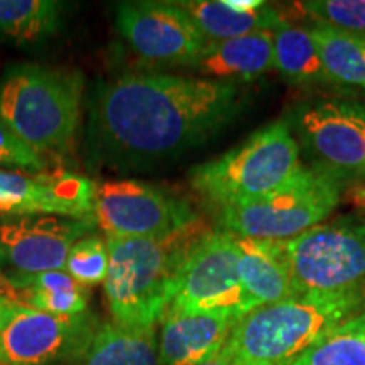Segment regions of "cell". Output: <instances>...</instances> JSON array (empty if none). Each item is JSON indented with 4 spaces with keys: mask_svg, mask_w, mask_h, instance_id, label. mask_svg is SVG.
<instances>
[{
    "mask_svg": "<svg viewBox=\"0 0 365 365\" xmlns=\"http://www.w3.org/2000/svg\"><path fill=\"white\" fill-rule=\"evenodd\" d=\"M237 237L210 228L186 257L166 313H217L240 322L254 312L239 279Z\"/></svg>",
    "mask_w": 365,
    "mask_h": 365,
    "instance_id": "9c48e42d",
    "label": "cell"
},
{
    "mask_svg": "<svg viewBox=\"0 0 365 365\" xmlns=\"http://www.w3.org/2000/svg\"><path fill=\"white\" fill-rule=\"evenodd\" d=\"M73 360L75 365H159L154 328L105 323Z\"/></svg>",
    "mask_w": 365,
    "mask_h": 365,
    "instance_id": "ffe728a7",
    "label": "cell"
},
{
    "mask_svg": "<svg viewBox=\"0 0 365 365\" xmlns=\"http://www.w3.org/2000/svg\"><path fill=\"white\" fill-rule=\"evenodd\" d=\"M293 365H365V312L333 328Z\"/></svg>",
    "mask_w": 365,
    "mask_h": 365,
    "instance_id": "cb8c5ba5",
    "label": "cell"
},
{
    "mask_svg": "<svg viewBox=\"0 0 365 365\" xmlns=\"http://www.w3.org/2000/svg\"><path fill=\"white\" fill-rule=\"evenodd\" d=\"M294 7L314 24L365 36V0H313L294 4Z\"/></svg>",
    "mask_w": 365,
    "mask_h": 365,
    "instance_id": "484cf974",
    "label": "cell"
},
{
    "mask_svg": "<svg viewBox=\"0 0 365 365\" xmlns=\"http://www.w3.org/2000/svg\"><path fill=\"white\" fill-rule=\"evenodd\" d=\"M48 159L24 143L0 117V168H16L26 173L48 171Z\"/></svg>",
    "mask_w": 365,
    "mask_h": 365,
    "instance_id": "4316f807",
    "label": "cell"
},
{
    "mask_svg": "<svg viewBox=\"0 0 365 365\" xmlns=\"http://www.w3.org/2000/svg\"><path fill=\"white\" fill-rule=\"evenodd\" d=\"M2 289H4V279L2 276H0V294H2Z\"/></svg>",
    "mask_w": 365,
    "mask_h": 365,
    "instance_id": "f546056e",
    "label": "cell"
},
{
    "mask_svg": "<svg viewBox=\"0 0 365 365\" xmlns=\"http://www.w3.org/2000/svg\"><path fill=\"white\" fill-rule=\"evenodd\" d=\"M203 365H240V364H239V360L234 357V354L230 352V349H228L225 344V346H223V349L215 355V357L210 359L208 362H205Z\"/></svg>",
    "mask_w": 365,
    "mask_h": 365,
    "instance_id": "f1b7e54d",
    "label": "cell"
},
{
    "mask_svg": "<svg viewBox=\"0 0 365 365\" xmlns=\"http://www.w3.org/2000/svg\"><path fill=\"white\" fill-rule=\"evenodd\" d=\"M4 279L2 296L58 317H78L88 308L90 287L73 279L65 269L38 274H14Z\"/></svg>",
    "mask_w": 365,
    "mask_h": 365,
    "instance_id": "ac0fdd59",
    "label": "cell"
},
{
    "mask_svg": "<svg viewBox=\"0 0 365 365\" xmlns=\"http://www.w3.org/2000/svg\"><path fill=\"white\" fill-rule=\"evenodd\" d=\"M274 68L293 85H313L330 81L317 43L308 27L294 26L286 19L272 31Z\"/></svg>",
    "mask_w": 365,
    "mask_h": 365,
    "instance_id": "44dd1931",
    "label": "cell"
},
{
    "mask_svg": "<svg viewBox=\"0 0 365 365\" xmlns=\"http://www.w3.org/2000/svg\"><path fill=\"white\" fill-rule=\"evenodd\" d=\"M365 308V291L298 294L250 312L227 346L240 365H293L308 349Z\"/></svg>",
    "mask_w": 365,
    "mask_h": 365,
    "instance_id": "3957f363",
    "label": "cell"
},
{
    "mask_svg": "<svg viewBox=\"0 0 365 365\" xmlns=\"http://www.w3.org/2000/svg\"><path fill=\"white\" fill-rule=\"evenodd\" d=\"M95 185L73 171H9L0 168V215L93 218Z\"/></svg>",
    "mask_w": 365,
    "mask_h": 365,
    "instance_id": "5bb4252c",
    "label": "cell"
},
{
    "mask_svg": "<svg viewBox=\"0 0 365 365\" xmlns=\"http://www.w3.org/2000/svg\"><path fill=\"white\" fill-rule=\"evenodd\" d=\"M330 81L365 90V36L335 27H308Z\"/></svg>",
    "mask_w": 365,
    "mask_h": 365,
    "instance_id": "7402d4cb",
    "label": "cell"
},
{
    "mask_svg": "<svg viewBox=\"0 0 365 365\" xmlns=\"http://www.w3.org/2000/svg\"><path fill=\"white\" fill-rule=\"evenodd\" d=\"M93 225V218L0 215V276L63 271L73 245Z\"/></svg>",
    "mask_w": 365,
    "mask_h": 365,
    "instance_id": "4fadbf2b",
    "label": "cell"
},
{
    "mask_svg": "<svg viewBox=\"0 0 365 365\" xmlns=\"http://www.w3.org/2000/svg\"><path fill=\"white\" fill-rule=\"evenodd\" d=\"M284 249L296 296L365 291V217L319 223Z\"/></svg>",
    "mask_w": 365,
    "mask_h": 365,
    "instance_id": "ba28073f",
    "label": "cell"
},
{
    "mask_svg": "<svg viewBox=\"0 0 365 365\" xmlns=\"http://www.w3.org/2000/svg\"><path fill=\"white\" fill-rule=\"evenodd\" d=\"M299 148L286 120L255 130L220 158L193 168V190L215 210L262 198L303 170Z\"/></svg>",
    "mask_w": 365,
    "mask_h": 365,
    "instance_id": "5b68a950",
    "label": "cell"
},
{
    "mask_svg": "<svg viewBox=\"0 0 365 365\" xmlns=\"http://www.w3.org/2000/svg\"><path fill=\"white\" fill-rule=\"evenodd\" d=\"M110 266L107 240L97 235H86L73 245L66 257L65 271L73 279L86 287L105 282Z\"/></svg>",
    "mask_w": 365,
    "mask_h": 365,
    "instance_id": "d4e9b609",
    "label": "cell"
},
{
    "mask_svg": "<svg viewBox=\"0 0 365 365\" xmlns=\"http://www.w3.org/2000/svg\"><path fill=\"white\" fill-rule=\"evenodd\" d=\"M118 34L145 61L188 66L207 39L176 2H120L115 6Z\"/></svg>",
    "mask_w": 365,
    "mask_h": 365,
    "instance_id": "7c38bea8",
    "label": "cell"
},
{
    "mask_svg": "<svg viewBox=\"0 0 365 365\" xmlns=\"http://www.w3.org/2000/svg\"><path fill=\"white\" fill-rule=\"evenodd\" d=\"M340 196L341 185L303 168L255 202L217 210V225L237 237L291 240L325 220L336 208Z\"/></svg>",
    "mask_w": 365,
    "mask_h": 365,
    "instance_id": "8992f818",
    "label": "cell"
},
{
    "mask_svg": "<svg viewBox=\"0 0 365 365\" xmlns=\"http://www.w3.org/2000/svg\"><path fill=\"white\" fill-rule=\"evenodd\" d=\"M284 120L309 170L339 185L365 182V103L312 100L294 105Z\"/></svg>",
    "mask_w": 365,
    "mask_h": 365,
    "instance_id": "52a82bcc",
    "label": "cell"
},
{
    "mask_svg": "<svg viewBox=\"0 0 365 365\" xmlns=\"http://www.w3.org/2000/svg\"><path fill=\"white\" fill-rule=\"evenodd\" d=\"M83 76L39 65H16L0 80V117L43 156L65 154L80 125Z\"/></svg>",
    "mask_w": 365,
    "mask_h": 365,
    "instance_id": "277c9868",
    "label": "cell"
},
{
    "mask_svg": "<svg viewBox=\"0 0 365 365\" xmlns=\"http://www.w3.org/2000/svg\"><path fill=\"white\" fill-rule=\"evenodd\" d=\"M176 4L193 19L207 43L272 33L284 21L281 12L266 2L247 11L234 7L230 0H182Z\"/></svg>",
    "mask_w": 365,
    "mask_h": 365,
    "instance_id": "d6986e66",
    "label": "cell"
},
{
    "mask_svg": "<svg viewBox=\"0 0 365 365\" xmlns=\"http://www.w3.org/2000/svg\"><path fill=\"white\" fill-rule=\"evenodd\" d=\"M200 218L188 202L135 180L103 181L93 196V220L107 239L161 237Z\"/></svg>",
    "mask_w": 365,
    "mask_h": 365,
    "instance_id": "30bf717a",
    "label": "cell"
},
{
    "mask_svg": "<svg viewBox=\"0 0 365 365\" xmlns=\"http://www.w3.org/2000/svg\"><path fill=\"white\" fill-rule=\"evenodd\" d=\"M237 252L240 284L254 309L296 296L284 240L237 237Z\"/></svg>",
    "mask_w": 365,
    "mask_h": 365,
    "instance_id": "2e32d148",
    "label": "cell"
},
{
    "mask_svg": "<svg viewBox=\"0 0 365 365\" xmlns=\"http://www.w3.org/2000/svg\"><path fill=\"white\" fill-rule=\"evenodd\" d=\"M158 345L159 365H203L230 339L237 319L217 313H166Z\"/></svg>",
    "mask_w": 365,
    "mask_h": 365,
    "instance_id": "9a60e30c",
    "label": "cell"
},
{
    "mask_svg": "<svg viewBox=\"0 0 365 365\" xmlns=\"http://www.w3.org/2000/svg\"><path fill=\"white\" fill-rule=\"evenodd\" d=\"M202 78L220 81H252L274 68L272 33L207 43L188 66Z\"/></svg>",
    "mask_w": 365,
    "mask_h": 365,
    "instance_id": "e0dca14e",
    "label": "cell"
},
{
    "mask_svg": "<svg viewBox=\"0 0 365 365\" xmlns=\"http://www.w3.org/2000/svg\"><path fill=\"white\" fill-rule=\"evenodd\" d=\"M61 2L56 0H0V39L14 44H38L61 27Z\"/></svg>",
    "mask_w": 365,
    "mask_h": 365,
    "instance_id": "603a6c76",
    "label": "cell"
},
{
    "mask_svg": "<svg viewBox=\"0 0 365 365\" xmlns=\"http://www.w3.org/2000/svg\"><path fill=\"white\" fill-rule=\"evenodd\" d=\"M93 331L86 314L58 317L0 294V362L4 365H56L75 359Z\"/></svg>",
    "mask_w": 365,
    "mask_h": 365,
    "instance_id": "8fae6325",
    "label": "cell"
},
{
    "mask_svg": "<svg viewBox=\"0 0 365 365\" xmlns=\"http://www.w3.org/2000/svg\"><path fill=\"white\" fill-rule=\"evenodd\" d=\"M210 230L202 218L171 234L145 239H107L110 252L105 296L113 323L154 328L175 298L180 272L196 242Z\"/></svg>",
    "mask_w": 365,
    "mask_h": 365,
    "instance_id": "7a4b0ae2",
    "label": "cell"
},
{
    "mask_svg": "<svg viewBox=\"0 0 365 365\" xmlns=\"http://www.w3.org/2000/svg\"><path fill=\"white\" fill-rule=\"evenodd\" d=\"M0 365H4V364H2V362H0Z\"/></svg>",
    "mask_w": 365,
    "mask_h": 365,
    "instance_id": "4dcf8cb0",
    "label": "cell"
},
{
    "mask_svg": "<svg viewBox=\"0 0 365 365\" xmlns=\"http://www.w3.org/2000/svg\"><path fill=\"white\" fill-rule=\"evenodd\" d=\"M346 196H349L350 203H352L355 208L365 212V182L354 185L352 188H350L349 193H346Z\"/></svg>",
    "mask_w": 365,
    "mask_h": 365,
    "instance_id": "83f0119b",
    "label": "cell"
},
{
    "mask_svg": "<svg viewBox=\"0 0 365 365\" xmlns=\"http://www.w3.org/2000/svg\"><path fill=\"white\" fill-rule=\"evenodd\" d=\"M240 83L202 76L135 73L105 81L90 98V156L120 170L181 158L244 110Z\"/></svg>",
    "mask_w": 365,
    "mask_h": 365,
    "instance_id": "6da1fadb",
    "label": "cell"
}]
</instances>
